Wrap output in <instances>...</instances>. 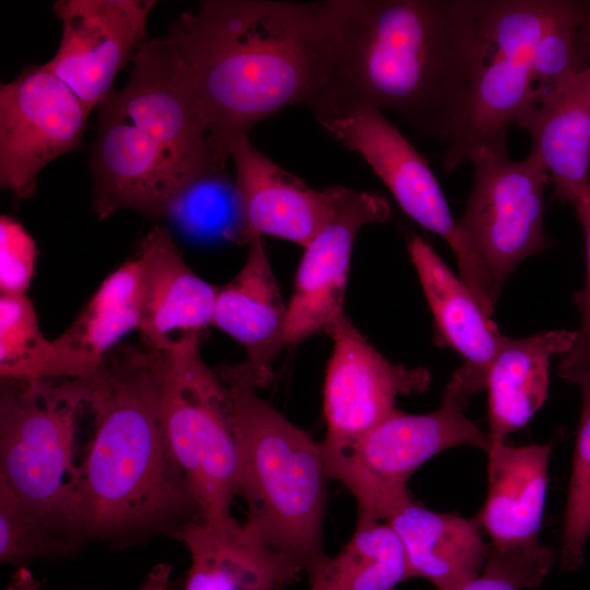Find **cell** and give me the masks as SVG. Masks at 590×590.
Returning <instances> with one entry per match:
<instances>
[{
    "mask_svg": "<svg viewBox=\"0 0 590 590\" xmlns=\"http://www.w3.org/2000/svg\"><path fill=\"white\" fill-rule=\"evenodd\" d=\"M189 64L216 165L258 122L293 105L324 102L328 50L323 4L206 0L168 33Z\"/></svg>",
    "mask_w": 590,
    "mask_h": 590,
    "instance_id": "cell-3",
    "label": "cell"
},
{
    "mask_svg": "<svg viewBox=\"0 0 590 590\" xmlns=\"http://www.w3.org/2000/svg\"><path fill=\"white\" fill-rule=\"evenodd\" d=\"M531 133L555 196L575 205L590 192V64L518 121Z\"/></svg>",
    "mask_w": 590,
    "mask_h": 590,
    "instance_id": "cell-23",
    "label": "cell"
},
{
    "mask_svg": "<svg viewBox=\"0 0 590 590\" xmlns=\"http://www.w3.org/2000/svg\"><path fill=\"white\" fill-rule=\"evenodd\" d=\"M37 248L31 234L15 219L0 216V291L25 294L35 269Z\"/></svg>",
    "mask_w": 590,
    "mask_h": 590,
    "instance_id": "cell-35",
    "label": "cell"
},
{
    "mask_svg": "<svg viewBox=\"0 0 590 590\" xmlns=\"http://www.w3.org/2000/svg\"><path fill=\"white\" fill-rule=\"evenodd\" d=\"M334 214L304 247L287 304L286 346L298 343L343 315L351 255L357 233L390 220L391 208L380 194L332 186Z\"/></svg>",
    "mask_w": 590,
    "mask_h": 590,
    "instance_id": "cell-14",
    "label": "cell"
},
{
    "mask_svg": "<svg viewBox=\"0 0 590 590\" xmlns=\"http://www.w3.org/2000/svg\"><path fill=\"white\" fill-rule=\"evenodd\" d=\"M141 308V266L135 257L111 272L73 322L51 340L47 378L92 379L105 357L132 330Z\"/></svg>",
    "mask_w": 590,
    "mask_h": 590,
    "instance_id": "cell-22",
    "label": "cell"
},
{
    "mask_svg": "<svg viewBox=\"0 0 590 590\" xmlns=\"http://www.w3.org/2000/svg\"><path fill=\"white\" fill-rule=\"evenodd\" d=\"M327 331L333 340L323 386V448L343 445L384 420L399 396L422 393L430 374L381 355L343 314Z\"/></svg>",
    "mask_w": 590,
    "mask_h": 590,
    "instance_id": "cell-13",
    "label": "cell"
},
{
    "mask_svg": "<svg viewBox=\"0 0 590 590\" xmlns=\"http://www.w3.org/2000/svg\"><path fill=\"white\" fill-rule=\"evenodd\" d=\"M229 158L251 235H269L304 248L333 217L332 186L309 187L258 150L249 135L232 143Z\"/></svg>",
    "mask_w": 590,
    "mask_h": 590,
    "instance_id": "cell-17",
    "label": "cell"
},
{
    "mask_svg": "<svg viewBox=\"0 0 590 590\" xmlns=\"http://www.w3.org/2000/svg\"><path fill=\"white\" fill-rule=\"evenodd\" d=\"M551 444L492 445L487 452V495L476 520L496 551L540 547L541 528L548 483Z\"/></svg>",
    "mask_w": 590,
    "mask_h": 590,
    "instance_id": "cell-21",
    "label": "cell"
},
{
    "mask_svg": "<svg viewBox=\"0 0 590 590\" xmlns=\"http://www.w3.org/2000/svg\"><path fill=\"white\" fill-rule=\"evenodd\" d=\"M51 340L43 334L25 294L0 295L1 379H46Z\"/></svg>",
    "mask_w": 590,
    "mask_h": 590,
    "instance_id": "cell-30",
    "label": "cell"
},
{
    "mask_svg": "<svg viewBox=\"0 0 590 590\" xmlns=\"http://www.w3.org/2000/svg\"><path fill=\"white\" fill-rule=\"evenodd\" d=\"M165 353L119 344L90 379L91 435L83 449L75 523L81 541L128 545L178 539L199 506L168 441L162 411Z\"/></svg>",
    "mask_w": 590,
    "mask_h": 590,
    "instance_id": "cell-2",
    "label": "cell"
},
{
    "mask_svg": "<svg viewBox=\"0 0 590 590\" xmlns=\"http://www.w3.org/2000/svg\"><path fill=\"white\" fill-rule=\"evenodd\" d=\"M575 4L560 0H480L486 51L531 54L543 34Z\"/></svg>",
    "mask_w": 590,
    "mask_h": 590,
    "instance_id": "cell-28",
    "label": "cell"
},
{
    "mask_svg": "<svg viewBox=\"0 0 590 590\" xmlns=\"http://www.w3.org/2000/svg\"><path fill=\"white\" fill-rule=\"evenodd\" d=\"M554 563L544 545L533 550L502 552L488 546L482 571L457 590H523L541 586Z\"/></svg>",
    "mask_w": 590,
    "mask_h": 590,
    "instance_id": "cell-32",
    "label": "cell"
},
{
    "mask_svg": "<svg viewBox=\"0 0 590 590\" xmlns=\"http://www.w3.org/2000/svg\"><path fill=\"white\" fill-rule=\"evenodd\" d=\"M153 0H59L62 33L56 54L42 64L91 113L113 91L116 75L148 40Z\"/></svg>",
    "mask_w": 590,
    "mask_h": 590,
    "instance_id": "cell-12",
    "label": "cell"
},
{
    "mask_svg": "<svg viewBox=\"0 0 590 590\" xmlns=\"http://www.w3.org/2000/svg\"><path fill=\"white\" fill-rule=\"evenodd\" d=\"M582 410L575 446L564 518L560 567L576 571L583 564L590 535V386L580 388Z\"/></svg>",
    "mask_w": 590,
    "mask_h": 590,
    "instance_id": "cell-31",
    "label": "cell"
},
{
    "mask_svg": "<svg viewBox=\"0 0 590 590\" xmlns=\"http://www.w3.org/2000/svg\"><path fill=\"white\" fill-rule=\"evenodd\" d=\"M90 111L43 66L0 86V185L20 199L34 196L40 170L75 150Z\"/></svg>",
    "mask_w": 590,
    "mask_h": 590,
    "instance_id": "cell-11",
    "label": "cell"
},
{
    "mask_svg": "<svg viewBox=\"0 0 590 590\" xmlns=\"http://www.w3.org/2000/svg\"><path fill=\"white\" fill-rule=\"evenodd\" d=\"M576 334V330H551L519 339L503 337L486 382L492 445L526 426L544 404L550 361L567 352Z\"/></svg>",
    "mask_w": 590,
    "mask_h": 590,
    "instance_id": "cell-25",
    "label": "cell"
},
{
    "mask_svg": "<svg viewBox=\"0 0 590 590\" xmlns=\"http://www.w3.org/2000/svg\"><path fill=\"white\" fill-rule=\"evenodd\" d=\"M308 578V590H394L411 576L403 544L392 527L358 515L349 542Z\"/></svg>",
    "mask_w": 590,
    "mask_h": 590,
    "instance_id": "cell-26",
    "label": "cell"
},
{
    "mask_svg": "<svg viewBox=\"0 0 590 590\" xmlns=\"http://www.w3.org/2000/svg\"><path fill=\"white\" fill-rule=\"evenodd\" d=\"M92 146L93 206L99 219L123 209L167 217L180 189L156 145L106 102Z\"/></svg>",
    "mask_w": 590,
    "mask_h": 590,
    "instance_id": "cell-15",
    "label": "cell"
},
{
    "mask_svg": "<svg viewBox=\"0 0 590 590\" xmlns=\"http://www.w3.org/2000/svg\"><path fill=\"white\" fill-rule=\"evenodd\" d=\"M200 340L165 353L162 411L172 451L200 519L229 518L237 496L238 452L228 387L200 354Z\"/></svg>",
    "mask_w": 590,
    "mask_h": 590,
    "instance_id": "cell-7",
    "label": "cell"
},
{
    "mask_svg": "<svg viewBox=\"0 0 590 590\" xmlns=\"http://www.w3.org/2000/svg\"><path fill=\"white\" fill-rule=\"evenodd\" d=\"M141 266L138 331L143 345L169 353L200 340L213 324L217 286L198 276L185 262L169 232L153 227L135 256Z\"/></svg>",
    "mask_w": 590,
    "mask_h": 590,
    "instance_id": "cell-16",
    "label": "cell"
},
{
    "mask_svg": "<svg viewBox=\"0 0 590 590\" xmlns=\"http://www.w3.org/2000/svg\"><path fill=\"white\" fill-rule=\"evenodd\" d=\"M322 4L328 81L316 111L332 103H364L392 110L418 134L448 144L468 117L485 56L480 1Z\"/></svg>",
    "mask_w": 590,
    "mask_h": 590,
    "instance_id": "cell-1",
    "label": "cell"
},
{
    "mask_svg": "<svg viewBox=\"0 0 590 590\" xmlns=\"http://www.w3.org/2000/svg\"><path fill=\"white\" fill-rule=\"evenodd\" d=\"M468 402L444 391L436 411L410 414L396 408L356 438L322 447L329 477L352 494L358 515L386 521L412 498L408 481L430 458L463 445L489 451V434L464 413Z\"/></svg>",
    "mask_w": 590,
    "mask_h": 590,
    "instance_id": "cell-6",
    "label": "cell"
},
{
    "mask_svg": "<svg viewBox=\"0 0 590 590\" xmlns=\"http://www.w3.org/2000/svg\"><path fill=\"white\" fill-rule=\"evenodd\" d=\"M578 40L581 52L588 64H590V16L581 25L578 33Z\"/></svg>",
    "mask_w": 590,
    "mask_h": 590,
    "instance_id": "cell-37",
    "label": "cell"
},
{
    "mask_svg": "<svg viewBox=\"0 0 590 590\" xmlns=\"http://www.w3.org/2000/svg\"><path fill=\"white\" fill-rule=\"evenodd\" d=\"M60 555L7 482L0 479V560L20 565L39 557Z\"/></svg>",
    "mask_w": 590,
    "mask_h": 590,
    "instance_id": "cell-33",
    "label": "cell"
},
{
    "mask_svg": "<svg viewBox=\"0 0 590 590\" xmlns=\"http://www.w3.org/2000/svg\"><path fill=\"white\" fill-rule=\"evenodd\" d=\"M408 250L432 309L438 338L463 358L445 389L469 398L486 388L503 334L435 250L413 235Z\"/></svg>",
    "mask_w": 590,
    "mask_h": 590,
    "instance_id": "cell-18",
    "label": "cell"
},
{
    "mask_svg": "<svg viewBox=\"0 0 590 590\" xmlns=\"http://www.w3.org/2000/svg\"><path fill=\"white\" fill-rule=\"evenodd\" d=\"M315 117L337 141L366 161L406 215L448 243L456 255L461 281L491 316L498 294L465 241L422 154L375 106L332 103L315 113Z\"/></svg>",
    "mask_w": 590,
    "mask_h": 590,
    "instance_id": "cell-8",
    "label": "cell"
},
{
    "mask_svg": "<svg viewBox=\"0 0 590 590\" xmlns=\"http://www.w3.org/2000/svg\"><path fill=\"white\" fill-rule=\"evenodd\" d=\"M586 238L587 274L576 303L580 311V327L571 347L562 354L559 376L579 388L590 386V192L575 205Z\"/></svg>",
    "mask_w": 590,
    "mask_h": 590,
    "instance_id": "cell-34",
    "label": "cell"
},
{
    "mask_svg": "<svg viewBox=\"0 0 590 590\" xmlns=\"http://www.w3.org/2000/svg\"><path fill=\"white\" fill-rule=\"evenodd\" d=\"M132 66L127 84L104 102L156 145L180 193L197 179L226 170L213 158L197 85L175 38L148 39Z\"/></svg>",
    "mask_w": 590,
    "mask_h": 590,
    "instance_id": "cell-10",
    "label": "cell"
},
{
    "mask_svg": "<svg viewBox=\"0 0 590 590\" xmlns=\"http://www.w3.org/2000/svg\"><path fill=\"white\" fill-rule=\"evenodd\" d=\"M287 305L283 302L261 236L252 235L240 271L217 287L213 324L239 342L256 386H268L273 364L286 346Z\"/></svg>",
    "mask_w": 590,
    "mask_h": 590,
    "instance_id": "cell-20",
    "label": "cell"
},
{
    "mask_svg": "<svg viewBox=\"0 0 590 590\" xmlns=\"http://www.w3.org/2000/svg\"><path fill=\"white\" fill-rule=\"evenodd\" d=\"M589 16V5L576 2L535 45L530 59V96L526 113L546 101L589 66L578 40L579 30Z\"/></svg>",
    "mask_w": 590,
    "mask_h": 590,
    "instance_id": "cell-29",
    "label": "cell"
},
{
    "mask_svg": "<svg viewBox=\"0 0 590 590\" xmlns=\"http://www.w3.org/2000/svg\"><path fill=\"white\" fill-rule=\"evenodd\" d=\"M217 374L234 404L244 523L309 576L329 556L322 535L330 477L321 442L258 394L246 361Z\"/></svg>",
    "mask_w": 590,
    "mask_h": 590,
    "instance_id": "cell-4",
    "label": "cell"
},
{
    "mask_svg": "<svg viewBox=\"0 0 590 590\" xmlns=\"http://www.w3.org/2000/svg\"><path fill=\"white\" fill-rule=\"evenodd\" d=\"M88 396L90 379H1L0 479L61 555L81 543L76 437Z\"/></svg>",
    "mask_w": 590,
    "mask_h": 590,
    "instance_id": "cell-5",
    "label": "cell"
},
{
    "mask_svg": "<svg viewBox=\"0 0 590 590\" xmlns=\"http://www.w3.org/2000/svg\"><path fill=\"white\" fill-rule=\"evenodd\" d=\"M172 570L168 564L156 565L137 590H168ZM7 590H39V583L28 570L22 568L15 573Z\"/></svg>",
    "mask_w": 590,
    "mask_h": 590,
    "instance_id": "cell-36",
    "label": "cell"
},
{
    "mask_svg": "<svg viewBox=\"0 0 590 590\" xmlns=\"http://www.w3.org/2000/svg\"><path fill=\"white\" fill-rule=\"evenodd\" d=\"M467 161L473 185L457 223L499 295L518 264L547 245L543 194L551 179L532 151L521 161L509 158L506 135L475 146Z\"/></svg>",
    "mask_w": 590,
    "mask_h": 590,
    "instance_id": "cell-9",
    "label": "cell"
},
{
    "mask_svg": "<svg viewBox=\"0 0 590 590\" xmlns=\"http://www.w3.org/2000/svg\"><path fill=\"white\" fill-rule=\"evenodd\" d=\"M167 217L197 240L249 244L252 237L236 181L226 170L208 174L187 186Z\"/></svg>",
    "mask_w": 590,
    "mask_h": 590,
    "instance_id": "cell-27",
    "label": "cell"
},
{
    "mask_svg": "<svg viewBox=\"0 0 590 590\" xmlns=\"http://www.w3.org/2000/svg\"><path fill=\"white\" fill-rule=\"evenodd\" d=\"M386 522L403 544L411 578H424L438 590H457L483 569L489 545L476 518L433 511L411 498Z\"/></svg>",
    "mask_w": 590,
    "mask_h": 590,
    "instance_id": "cell-24",
    "label": "cell"
},
{
    "mask_svg": "<svg viewBox=\"0 0 590 590\" xmlns=\"http://www.w3.org/2000/svg\"><path fill=\"white\" fill-rule=\"evenodd\" d=\"M178 540L191 557L184 590H285L303 573L233 516L193 520Z\"/></svg>",
    "mask_w": 590,
    "mask_h": 590,
    "instance_id": "cell-19",
    "label": "cell"
}]
</instances>
